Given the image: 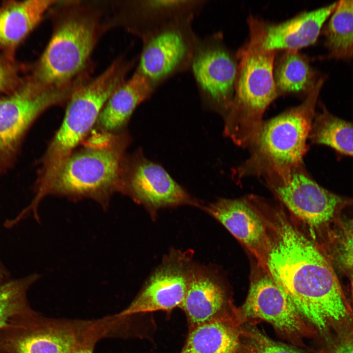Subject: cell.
Masks as SVG:
<instances>
[{"label": "cell", "mask_w": 353, "mask_h": 353, "mask_svg": "<svg viewBox=\"0 0 353 353\" xmlns=\"http://www.w3.org/2000/svg\"><path fill=\"white\" fill-rule=\"evenodd\" d=\"M205 0H141L121 5L120 22L129 32L142 39L165 26L191 22L201 11Z\"/></svg>", "instance_id": "17"}, {"label": "cell", "mask_w": 353, "mask_h": 353, "mask_svg": "<svg viewBox=\"0 0 353 353\" xmlns=\"http://www.w3.org/2000/svg\"><path fill=\"white\" fill-rule=\"evenodd\" d=\"M110 330L104 323L98 324L75 347L71 353H93L96 342Z\"/></svg>", "instance_id": "29"}, {"label": "cell", "mask_w": 353, "mask_h": 353, "mask_svg": "<svg viewBox=\"0 0 353 353\" xmlns=\"http://www.w3.org/2000/svg\"><path fill=\"white\" fill-rule=\"evenodd\" d=\"M38 277L33 275L0 285V335L23 325L36 313L28 304L26 292Z\"/></svg>", "instance_id": "24"}, {"label": "cell", "mask_w": 353, "mask_h": 353, "mask_svg": "<svg viewBox=\"0 0 353 353\" xmlns=\"http://www.w3.org/2000/svg\"><path fill=\"white\" fill-rule=\"evenodd\" d=\"M283 51L278 57L276 56L273 70L278 96H306L321 77L318 78L306 55L297 50Z\"/></svg>", "instance_id": "22"}, {"label": "cell", "mask_w": 353, "mask_h": 353, "mask_svg": "<svg viewBox=\"0 0 353 353\" xmlns=\"http://www.w3.org/2000/svg\"><path fill=\"white\" fill-rule=\"evenodd\" d=\"M225 289L207 267L193 264L184 300L179 307L185 313L188 329L226 312Z\"/></svg>", "instance_id": "18"}, {"label": "cell", "mask_w": 353, "mask_h": 353, "mask_svg": "<svg viewBox=\"0 0 353 353\" xmlns=\"http://www.w3.org/2000/svg\"><path fill=\"white\" fill-rule=\"evenodd\" d=\"M191 22H182L157 30L142 40L135 72L156 89L175 75L190 69L200 37Z\"/></svg>", "instance_id": "11"}, {"label": "cell", "mask_w": 353, "mask_h": 353, "mask_svg": "<svg viewBox=\"0 0 353 353\" xmlns=\"http://www.w3.org/2000/svg\"><path fill=\"white\" fill-rule=\"evenodd\" d=\"M324 81L321 78L300 104L263 121L256 139L249 147V157L236 170L238 179L250 176L262 177L303 163Z\"/></svg>", "instance_id": "6"}, {"label": "cell", "mask_w": 353, "mask_h": 353, "mask_svg": "<svg viewBox=\"0 0 353 353\" xmlns=\"http://www.w3.org/2000/svg\"><path fill=\"white\" fill-rule=\"evenodd\" d=\"M278 52L263 49L254 31L236 51L234 93L224 119V135L235 145L249 148L256 139L268 106L278 97L274 65Z\"/></svg>", "instance_id": "5"}, {"label": "cell", "mask_w": 353, "mask_h": 353, "mask_svg": "<svg viewBox=\"0 0 353 353\" xmlns=\"http://www.w3.org/2000/svg\"><path fill=\"white\" fill-rule=\"evenodd\" d=\"M62 164L46 193L72 200L92 199L103 208L117 186L126 151L131 141L126 130L111 133L93 129Z\"/></svg>", "instance_id": "2"}, {"label": "cell", "mask_w": 353, "mask_h": 353, "mask_svg": "<svg viewBox=\"0 0 353 353\" xmlns=\"http://www.w3.org/2000/svg\"><path fill=\"white\" fill-rule=\"evenodd\" d=\"M351 284H352V292H353V273H352V274L351 275Z\"/></svg>", "instance_id": "31"}, {"label": "cell", "mask_w": 353, "mask_h": 353, "mask_svg": "<svg viewBox=\"0 0 353 353\" xmlns=\"http://www.w3.org/2000/svg\"><path fill=\"white\" fill-rule=\"evenodd\" d=\"M126 66L114 61L103 72L73 89L62 124L40 160L35 191L43 194L64 161L88 136L106 101L126 80Z\"/></svg>", "instance_id": "4"}, {"label": "cell", "mask_w": 353, "mask_h": 353, "mask_svg": "<svg viewBox=\"0 0 353 353\" xmlns=\"http://www.w3.org/2000/svg\"><path fill=\"white\" fill-rule=\"evenodd\" d=\"M316 111L309 139L312 143L328 146L337 153L353 157V122L330 113L320 103Z\"/></svg>", "instance_id": "23"}, {"label": "cell", "mask_w": 353, "mask_h": 353, "mask_svg": "<svg viewBox=\"0 0 353 353\" xmlns=\"http://www.w3.org/2000/svg\"><path fill=\"white\" fill-rule=\"evenodd\" d=\"M188 252L173 251L164 259L125 309L115 315H132L180 307L185 296L193 266Z\"/></svg>", "instance_id": "13"}, {"label": "cell", "mask_w": 353, "mask_h": 353, "mask_svg": "<svg viewBox=\"0 0 353 353\" xmlns=\"http://www.w3.org/2000/svg\"><path fill=\"white\" fill-rule=\"evenodd\" d=\"M235 312L221 315L188 330L180 353H239L241 329Z\"/></svg>", "instance_id": "20"}, {"label": "cell", "mask_w": 353, "mask_h": 353, "mask_svg": "<svg viewBox=\"0 0 353 353\" xmlns=\"http://www.w3.org/2000/svg\"><path fill=\"white\" fill-rule=\"evenodd\" d=\"M51 37L29 76L47 87L65 88L82 80L101 30L98 9L80 1L59 4Z\"/></svg>", "instance_id": "3"}, {"label": "cell", "mask_w": 353, "mask_h": 353, "mask_svg": "<svg viewBox=\"0 0 353 353\" xmlns=\"http://www.w3.org/2000/svg\"><path fill=\"white\" fill-rule=\"evenodd\" d=\"M96 323L47 318L36 313L0 335V353H71Z\"/></svg>", "instance_id": "12"}, {"label": "cell", "mask_w": 353, "mask_h": 353, "mask_svg": "<svg viewBox=\"0 0 353 353\" xmlns=\"http://www.w3.org/2000/svg\"><path fill=\"white\" fill-rule=\"evenodd\" d=\"M242 311L245 317L269 322L289 336H302L306 331L303 317L268 273L252 282Z\"/></svg>", "instance_id": "16"}, {"label": "cell", "mask_w": 353, "mask_h": 353, "mask_svg": "<svg viewBox=\"0 0 353 353\" xmlns=\"http://www.w3.org/2000/svg\"><path fill=\"white\" fill-rule=\"evenodd\" d=\"M334 353H353V339L342 343Z\"/></svg>", "instance_id": "30"}, {"label": "cell", "mask_w": 353, "mask_h": 353, "mask_svg": "<svg viewBox=\"0 0 353 353\" xmlns=\"http://www.w3.org/2000/svg\"></svg>", "instance_id": "32"}, {"label": "cell", "mask_w": 353, "mask_h": 353, "mask_svg": "<svg viewBox=\"0 0 353 353\" xmlns=\"http://www.w3.org/2000/svg\"><path fill=\"white\" fill-rule=\"evenodd\" d=\"M277 216L265 269L303 318L324 330L348 314L339 281L315 244L281 215Z\"/></svg>", "instance_id": "1"}, {"label": "cell", "mask_w": 353, "mask_h": 353, "mask_svg": "<svg viewBox=\"0 0 353 353\" xmlns=\"http://www.w3.org/2000/svg\"><path fill=\"white\" fill-rule=\"evenodd\" d=\"M204 209L221 223L265 269L270 245L266 224L252 198L220 199Z\"/></svg>", "instance_id": "15"}, {"label": "cell", "mask_w": 353, "mask_h": 353, "mask_svg": "<svg viewBox=\"0 0 353 353\" xmlns=\"http://www.w3.org/2000/svg\"><path fill=\"white\" fill-rule=\"evenodd\" d=\"M73 88L47 87L27 75L15 89L0 96V175L14 164L35 120L49 108L67 102Z\"/></svg>", "instance_id": "7"}, {"label": "cell", "mask_w": 353, "mask_h": 353, "mask_svg": "<svg viewBox=\"0 0 353 353\" xmlns=\"http://www.w3.org/2000/svg\"><path fill=\"white\" fill-rule=\"evenodd\" d=\"M324 33L329 56L353 58V0H341L332 13Z\"/></svg>", "instance_id": "25"}, {"label": "cell", "mask_w": 353, "mask_h": 353, "mask_svg": "<svg viewBox=\"0 0 353 353\" xmlns=\"http://www.w3.org/2000/svg\"><path fill=\"white\" fill-rule=\"evenodd\" d=\"M330 239L333 260L342 269L353 271V219L339 222Z\"/></svg>", "instance_id": "26"}, {"label": "cell", "mask_w": 353, "mask_h": 353, "mask_svg": "<svg viewBox=\"0 0 353 353\" xmlns=\"http://www.w3.org/2000/svg\"><path fill=\"white\" fill-rule=\"evenodd\" d=\"M338 4L334 2L311 11L299 13L279 23H270L250 16L248 26L256 34L261 47L266 50H297L314 44L325 21Z\"/></svg>", "instance_id": "14"}, {"label": "cell", "mask_w": 353, "mask_h": 353, "mask_svg": "<svg viewBox=\"0 0 353 353\" xmlns=\"http://www.w3.org/2000/svg\"><path fill=\"white\" fill-rule=\"evenodd\" d=\"M25 66L0 51V96L15 89L23 81L25 76L22 75Z\"/></svg>", "instance_id": "28"}, {"label": "cell", "mask_w": 353, "mask_h": 353, "mask_svg": "<svg viewBox=\"0 0 353 353\" xmlns=\"http://www.w3.org/2000/svg\"><path fill=\"white\" fill-rule=\"evenodd\" d=\"M245 338L242 348L245 353H300L297 350L276 342L254 329L241 330Z\"/></svg>", "instance_id": "27"}, {"label": "cell", "mask_w": 353, "mask_h": 353, "mask_svg": "<svg viewBox=\"0 0 353 353\" xmlns=\"http://www.w3.org/2000/svg\"><path fill=\"white\" fill-rule=\"evenodd\" d=\"M262 177L279 201L313 233L337 220L342 209L353 205V198L338 195L317 183L303 163Z\"/></svg>", "instance_id": "8"}, {"label": "cell", "mask_w": 353, "mask_h": 353, "mask_svg": "<svg viewBox=\"0 0 353 353\" xmlns=\"http://www.w3.org/2000/svg\"><path fill=\"white\" fill-rule=\"evenodd\" d=\"M238 59L216 33L200 38L189 70L191 71L202 105L223 119L234 96Z\"/></svg>", "instance_id": "9"}, {"label": "cell", "mask_w": 353, "mask_h": 353, "mask_svg": "<svg viewBox=\"0 0 353 353\" xmlns=\"http://www.w3.org/2000/svg\"><path fill=\"white\" fill-rule=\"evenodd\" d=\"M57 1L6 0L0 5V51L15 58L17 48Z\"/></svg>", "instance_id": "19"}, {"label": "cell", "mask_w": 353, "mask_h": 353, "mask_svg": "<svg viewBox=\"0 0 353 353\" xmlns=\"http://www.w3.org/2000/svg\"><path fill=\"white\" fill-rule=\"evenodd\" d=\"M154 91L145 79L135 72L109 97L94 129L111 133L126 130L136 108L149 99Z\"/></svg>", "instance_id": "21"}, {"label": "cell", "mask_w": 353, "mask_h": 353, "mask_svg": "<svg viewBox=\"0 0 353 353\" xmlns=\"http://www.w3.org/2000/svg\"><path fill=\"white\" fill-rule=\"evenodd\" d=\"M117 192L128 196L152 214L166 207L201 206L161 165L147 158L141 149L126 154Z\"/></svg>", "instance_id": "10"}]
</instances>
